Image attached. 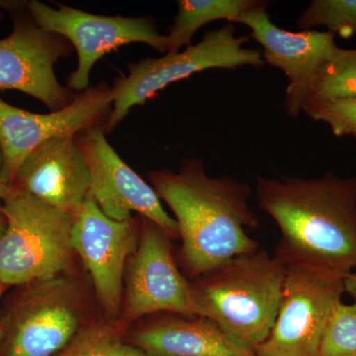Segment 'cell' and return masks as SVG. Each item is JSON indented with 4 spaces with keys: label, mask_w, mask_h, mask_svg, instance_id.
Here are the masks:
<instances>
[{
    "label": "cell",
    "mask_w": 356,
    "mask_h": 356,
    "mask_svg": "<svg viewBox=\"0 0 356 356\" xmlns=\"http://www.w3.org/2000/svg\"><path fill=\"white\" fill-rule=\"evenodd\" d=\"M6 229L0 238V284L27 285L67 270L76 254L74 216L10 187L1 204Z\"/></svg>",
    "instance_id": "277c9868"
},
{
    "label": "cell",
    "mask_w": 356,
    "mask_h": 356,
    "mask_svg": "<svg viewBox=\"0 0 356 356\" xmlns=\"http://www.w3.org/2000/svg\"><path fill=\"white\" fill-rule=\"evenodd\" d=\"M257 204L280 229L274 254L346 278L356 269V177L257 178Z\"/></svg>",
    "instance_id": "6da1fadb"
},
{
    "label": "cell",
    "mask_w": 356,
    "mask_h": 356,
    "mask_svg": "<svg viewBox=\"0 0 356 356\" xmlns=\"http://www.w3.org/2000/svg\"><path fill=\"white\" fill-rule=\"evenodd\" d=\"M27 8L39 27L64 37L76 49L77 67L67 79L72 91L86 90L96 63L125 44L143 43L168 53L166 35L159 33L152 17L96 15L64 4L54 8L36 0L28 2Z\"/></svg>",
    "instance_id": "ba28073f"
},
{
    "label": "cell",
    "mask_w": 356,
    "mask_h": 356,
    "mask_svg": "<svg viewBox=\"0 0 356 356\" xmlns=\"http://www.w3.org/2000/svg\"><path fill=\"white\" fill-rule=\"evenodd\" d=\"M346 98H356V48L337 49L316 74L304 105Z\"/></svg>",
    "instance_id": "ac0fdd59"
},
{
    "label": "cell",
    "mask_w": 356,
    "mask_h": 356,
    "mask_svg": "<svg viewBox=\"0 0 356 356\" xmlns=\"http://www.w3.org/2000/svg\"><path fill=\"white\" fill-rule=\"evenodd\" d=\"M9 189H10V185H9L8 179H7L3 154H2L1 149H0V207H1L2 201L6 197Z\"/></svg>",
    "instance_id": "603a6c76"
},
{
    "label": "cell",
    "mask_w": 356,
    "mask_h": 356,
    "mask_svg": "<svg viewBox=\"0 0 356 356\" xmlns=\"http://www.w3.org/2000/svg\"><path fill=\"white\" fill-rule=\"evenodd\" d=\"M77 143L90 172L91 197L107 217L126 221L132 219V212H137L170 238H179L175 218L166 212L154 187L115 152L102 126L79 133Z\"/></svg>",
    "instance_id": "8fae6325"
},
{
    "label": "cell",
    "mask_w": 356,
    "mask_h": 356,
    "mask_svg": "<svg viewBox=\"0 0 356 356\" xmlns=\"http://www.w3.org/2000/svg\"><path fill=\"white\" fill-rule=\"evenodd\" d=\"M285 271L280 257L261 248L225 262L191 283L196 317L213 321L255 355L275 322Z\"/></svg>",
    "instance_id": "3957f363"
},
{
    "label": "cell",
    "mask_w": 356,
    "mask_h": 356,
    "mask_svg": "<svg viewBox=\"0 0 356 356\" xmlns=\"http://www.w3.org/2000/svg\"><path fill=\"white\" fill-rule=\"evenodd\" d=\"M90 185V172L77 136H65L32 152L10 187L74 216L88 197Z\"/></svg>",
    "instance_id": "9a60e30c"
},
{
    "label": "cell",
    "mask_w": 356,
    "mask_h": 356,
    "mask_svg": "<svg viewBox=\"0 0 356 356\" xmlns=\"http://www.w3.org/2000/svg\"><path fill=\"white\" fill-rule=\"evenodd\" d=\"M303 111L313 120L327 124L337 137L356 138V98L308 103Z\"/></svg>",
    "instance_id": "7402d4cb"
},
{
    "label": "cell",
    "mask_w": 356,
    "mask_h": 356,
    "mask_svg": "<svg viewBox=\"0 0 356 356\" xmlns=\"http://www.w3.org/2000/svg\"><path fill=\"white\" fill-rule=\"evenodd\" d=\"M2 288H3V286L0 284V298H1ZM2 339H3V325L0 322V346H1Z\"/></svg>",
    "instance_id": "484cf974"
},
{
    "label": "cell",
    "mask_w": 356,
    "mask_h": 356,
    "mask_svg": "<svg viewBox=\"0 0 356 356\" xmlns=\"http://www.w3.org/2000/svg\"><path fill=\"white\" fill-rule=\"evenodd\" d=\"M264 1L259 0H179L173 24L168 27V53L191 46L195 33L203 26L219 20L235 22L241 15Z\"/></svg>",
    "instance_id": "e0dca14e"
},
{
    "label": "cell",
    "mask_w": 356,
    "mask_h": 356,
    "mask_svg": "<svg viewBox=\"0 0 356 356\" xmlns=\"http://www.w3.org/2000/svg\"><path fill=\"white\" fill-rule=\"evenodd\" d=\"M297 26L302 31L325 26L341 38L356 36V0H314L301 14Z\"/></svg>",
    "instance_id": "ffe728a7"
},
{
    "label": "cell",
    "mask_w": 356,
    "mask_h": 356,
    "mask_svg": "<svg viewBox=\"0 0 356 356\" xmlns=\"http://www.w3.org/2000/svg\"><path fill=\"white\" fill-rule=\"evenodd\" d=\"M128 341L152 356H257L203 317L159 318L136 332Z\"/></svg>",
    "instance_id": "2e32d148"
},
{
    "label": "cell",
    "mask_w": 356,
    "mask_h": 356,
    "mask_svg": "<svg viewBox=\"0 0 356 356\" xmlns=\"http://www.w3.org/2000/svg\"><path fill=\"white\" fill-rule=\"evenodd\" d=\"M113 106L112 88L105 83L79 93L69 106L49 114H35L0 98V149L9 185H13L26 159L49 140L77 136L106 123Z\"/></svg>",
    "instance_id": "30bf717a"
},
{
    "label": "cell",
    "mask_w": 356,
    "mask_h": 356,
    "mask_svg": "<svg viewBox=\"0 0 356 356\" xmlns=\"http://www.w3.org/2000/svg\"><path fill=\"white\" fill-rule=\"evenodd\" d=\"M170 236L140 217V240L129 274L121 327L156 313L196 317L192 284L173 257Z\"/></svg>",
    "instance_id": "9c48e42d"
},
{
    "label": "cell",
    "mask_w": 356,
    "mask_h": 356,
    "mask_svg": "<svg viewBox=\"0 0 356 356\" xmlns=\"http://www.w3.org/2000/svg\"><path fill=\"white\" fill-rule=\"evenodd\" d=\"M6 216H4L3 213H2L1 208H0V238L3 236L4 232H6Z\"/></svg>",
    "instance_id": "d4e9b609"
},
{
    "label": "cell",
    "mask_w": 356,
    "mask_h": 356,
    "mask_svg": "<svg viewBox=\"0 0 356 356\" xmlns=\"http://www.w3.org/2000/svg\"><path fill=\"white\" fill-rule=\"evenodd\" d=\"M122 331L118 323L90 324L57 356H152L123 339Z\"/></svg>",
    "instance_id": "d6986e66"
},
{
    "label": "cell",
    "mask_w": 356,
    "mask_h": 356,
    "mask_svg": "<svg viewBox=\"0 0 356 356\" xmlns=\"http://www.w3.org/2000/svg\"><path fill=\"white\" fill-rule=\"evenodd\" d=\"M318 356H356V303L341 302L323 337Z\"/></svg>",
    "instance_id": "44dd1931"
},
{
    "label": "cell",
    "mask_w": 356,
    "mask_h": 356,
    "mask_svg": "<svg viewBox=\"0 0 356 356\" xmlns=\"http://www.w3.org/2000/svg\"><path fill=\"white\" fill-rule=\"evenodd\" d=\"M280 309L257 356H318L330 321L341 303L344 278L306 264H284Z\"/></svg>",
    "instance_id": "52a82bcc"
},
{
    "label": "cell",
    "mask_w": 356,
    "mask_h": 356,
    "mask_svg": "<svg viewBox=\"0 0 356 356\" xmlns=\"http://www.w3.org/2000/svg\"><path fill=\"white\" fill-rule=\"evenodd\" d=\"M86 291L69 274L27 284L3 325L0 356H57L88 327Z\"/></svg>",
    "instance_id": "5b68a950"
},
{
    "label": "cell",
    "mask_w": 356,
    "mask_h": 356,
    "mask_svg": "<svg viewBox=\"0 0 356 356\" xmlns=\"http://www.w3.org/2000/svg\"><path fill=\"white\" fill-rule=\"evenodd\" d=\"M147 175L175 215L182 261L193 277L261 248L248 233L259 225L248 204L252 188L248 184L210 177L203 161L195 159L182 161L177 172L152 170Z\"/></svg>",
    "instance_id": "7a4b0ae2"
},
{
    "label": "cell",
    "mask_w": 356,
    "mask_h": 356,
    "mask_svg": "<svg viewBox=\"0 0 356 356\" xmlns=\"http://www.w3.org/2000/svg\"><path fill=\"white\" fill-rule=\"evenodd\" d=\"M266 2L243 13L234 23L250 28V36L262 47L264 63L280 69L288 79L285 110L297 117L303 111L307 95L316 74L334 56V35L325 31L290 32L274 24Z\"/></svg>",
    "instance_id": "5bb4252c"
},
{
    "label": "cell",
    "mask_w": 356,
    "mask_h": 356,
    "mask_svg": "<svg viewBox=\"0 0 356 356\" xmlns=\"http://www.w3.org/2000/svg\"><path fill=\"white\" fill-rule=\"evenodd\" d=\"M140 229L134 218L110 219L90 193L74 216V252L88 269L96 296L111 318L121 313L124 270L128 257L137 250Z\"/></svg>",
    "instance_id": "7c38bea8"
},
{
    "label": "cell",
    "mask_w": 356,
    "mask_h": 356,
    "mask_svg": "<svg viewBox=\"0 0 356 356\" xmlns=\"http://www.w3.org/2000/svg\"><path fill=\"white\" fill-rule=\"evenodd\" d=\"M248 36H236L233 23L211 30L196 44L161 58H149L128 65V76L116 79L112 86L113 106L104 132L114 130L133 107L143 105L170 84L203 70L264 67L259 49L245 48Z\"/></svg>",
    "instance_id": "8992f818"
},
{
    "label": "cell",
    "mask_w": 356,
    "mask_h": 356,
    "mask_svg": "<svg viewBox=\"0 0 356 356\" xmlns=\"http://www.w3.org/2000/svg\"><path fill=\"white\" fill-rule=\"evenodd\" d=\"M343 286L344 293L350 294L356 303V269L344 278Z\"/></svg>",
    "instance_id": "cb8c5ba5"
},
{
    "label": "cell",
    "mask_w": 356,
    "mask_h": 356,
    "mask_svg": "<svg viewBox=\"0 0 356 356\" xmlns=\"http://www.w3.org/2000/svg\"><path fill=\"white\" fill-rule=\"evenodd\" d=\"M0 6H1V4H0Z\"/></svg>",
    "instance_id": "4316f807"
},
{
    "label": "cell",
    "mask_w": 356,
    "mask_h": 356,
    "mask_svg": "<svg viewBox=\"0 0 356 356\" xmlns=\"http://www.w3.org/2000/svg\"><path fill=\"white\" fill-rule=\"evenodd\" d=\"M72 53L70 42L30 20H16L13 33L0 40V88L33 96L51 112L64 109L76 95L55 74L56 63Z\"/></svg>",
    "instance_id": "4fadbf2b"
}]
</instances>
